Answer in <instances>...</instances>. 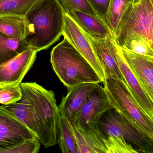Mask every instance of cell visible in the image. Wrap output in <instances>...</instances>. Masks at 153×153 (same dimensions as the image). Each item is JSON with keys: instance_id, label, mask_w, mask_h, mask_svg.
<instances>
[{"instance_id": "7a4b0ae2", "label": "cell", "mask_w": 153, "mask_h": 153, "mask_svg": "<svg viewBox=\"0 0 153 153\" xmlns=\"http://www.w3.org/2000/svg\"><path fill=\"white\" fill-rule=\"evenodd\" d=\"M65 13L58 0H38L26 16L32 29L27 38L30 47L38 52L59 40L63 35Z\"/></svg>"}, {"instance_id": "2e32d148", "label": "cell", "mask_w": 153, "mask_h": 153, "mask_svg": "<svg viewBox=\"0 0 153 153\" xmlns=\"http://www.w3.org/2000/svg\"><path fill=\"white\" fill-rule=\"evenodd\" d=\"M66 13L85 33L98 38H104L112 35L106 23L98 16H94L76 10Z\"/></svg>"}, {"instance_id": "8fae6325", "label": "cell", "mask_w": 153, "mask_h": 153, "mask_svg": "<svg viewBox=\"0 0 153 153\" xmlns=\"http://www.w3.org/2000/svg\"><path fill=\"white\" fill-rule=\"evenodd\" d=\"M64 20L63 36L92 66L104 82L106 79L105 74L87 35L66 13Z\"/></svg>"}, {"instance_id": "52a82bcc", "label": "cell", "mask_w": 153, "mask_h": 153, "mask_svg": "<svg viewBox=\"0 0 153 153\" xmlns=\"http://www.w3.org/2000/svg\"><path fill=\"white\" fill-rule=\"evenodd\" d=\"M85 34L103 69L106 79H117L128 86L126 81L119 65L117 58V46L112 35L106 37L98 38Z\"/></svg>"}, {"instance_id": "d4e9b609", "label": "cell", "mask_w": 153, "mask_h": 153, "mask_svg": "<svg viewBox=\"0 0 153 153\" xmlns=\"http://www.w3.org/2000/svg\"><path fill=\"white\" fill-rule=\"evenodd\" d=\"M65 12L76 10L94 16H98L92 7L89 0H58ZM99 17V16H98Z\"/></svg>"}, {"instance_id": "4fadbf2b", "label": "cell", "mask_w": 153, "mask_h": 153, "mask_svg": "<svg viewBox=\"0 0 153 153\" xmlns=\"http://www.w3.org/2000/svg\"><path fill=\"white\" fill-rule=\"evenodd\" d=\"M100 85L98 83H85L69 88L58 107L59 111L63 112L69 121H73L87 97Z\"/></svg>"}, {"instance_id": "9c48e42d", "label": "cell", "mask_w": 153, "mask_h": 153, "mask_svg": "<svg viewBox=\"0 0 153 153\" xmlns=\"http://www.w3.org/2000/svg\"><path fill=\"white\" fill-rule=\"evenodd\" d=\"M36 137L23 123L0 107V153Z\"/></svg>"}, {"instance_id": "484cf974", "label": "cell", "mask_w": 153, "mask_h": 153, "mask_svg": "<svg viewBox=\"0 0 153 153\" xmlns=\"http://www.w3.org/2000/svg\"><path fill=\"white\" fill-rule=\"evenodd\" d=\"M40 142L37 137L29 139L6 151V153H37L40 148Z\"/></svg>"}, {"instance_id": "ba28073f", "label": "cell", "mask_w": 153, "mask_h": 153, "mask_svg": "<svg viewBox=\"0 0 153 153\" xmlns=\"http://www.w3.org/2000/svg\"><path fill=\"white\" fill-rule=\"evenodd\" d=\"M113 108L104 87L100 85L87 97L71 122L79 127L94 128L106 111Z\"/></svg>"}, {"instance_id": "d6986e66", "label": "cell", "mask_w": 153, "mask_h": 153, "mask_svg": "<svg viewBox=\"0 0 153 153\" xmlns=\"http://www.w3.org/2000/svg\"><path fill=\"white\" fill-rule=\"evenodd\" d=\"M0 107L23 123L38 138L37 127L30 108V104L24 95L22 94V98L16 102L7 105H0Z\"/></svg>"}, {"instance_id": "5bb4252c", "label": "cell", "mask_w": 153, "mask_h": 153, "mask_svg": "<svg viewBox=\"0 0 153 153\" xmlns=\"http://www.w3.org/2000/svg\"><path fill=\"white\" fill-rule=\"evenodd\" d=\"M70 122L76 136L80 153H108L106 137L99 129L94 127H76Z\"/></svg>"}, {"instance_id": "3957f363", "label": "cell", "mask_w": 153, "mask_h": 153, "mask_svg": "<svg viewBox=\"0 0 153 153\" xmlns=\"http://www.w3.org/2000/svg\"><path fill=\"white\" fill-rule=\"evenodd\" d=\"M50 61L55 72L68 89L85 83L103 82L92 66L65 37L53 48Z\"/></svg>"}, {"instance_id": "ac0fdd59", "label": "cell", "mask_w": 153, "mask_h": 153, "mask_svg": "<svg viewBox=\"0 0 153 153\" xmlns=\"http://www.w3.org/2000/svg\"><path fill=\"white\" fill-rule=\"evenodd\" d=\"M57 127V143L63 153H80L77 140L71 125L64 113L59 111Z\"/></svg>"}, {"instance_id": "9a60e30c", "label": "cell", "mask_w": 153, "mask_h": 153, "mask_svg": "<svg viewBox=\"0 0 153 153\" xmlns=\"http://www.w3.org/2000/svg\"><path fill=\"white\" fill-rule=\"evenodd\" d=\"M117 58L122 74L132 95L144 110L153 118V102L146 93L138 80L124 58L120 48L117 46Z\"/></svg>"}, {"instance_id": "4316f807", "label": "cell", "mask_w": 153, "mask_h": 153, "mask_svg": "<svg viewBox=\"0 0 153 153\" xmlns=\"http://www.w3.org/2000/svg\"><path fill=\"white\" fill-rule=\"evenodd\" d=\"M89 1L98 16L107 24V16L110 0H89Z\"/></svg>"}, {"instance_id": "30bf717a", "label": "cell", "mask_w": 153, "mask_h": 153, "mask_svg": "<svg viewBox=\"0 0 153 153\" xmlns=\"http://www.w3.org/2000/svg\"><path fill=\"white\" fill-rule=\"evenodd\" d=\"M37 52L28 48L0 65V86L20 84L35 63Z\"/></svg>"}, {"instance_id": "7c38bea8", "label": "cell", "mask_w": 153, "mask_h": 153, "mask_svg": "<svg viewBox=\"0 0 153 153\" xmlns=\"http://www.w3.org/2000/svg\"><path fill=\"white\" fill-rule=\"evenodd\" d=\"M120 49L128 66L153 102V57Z\"/></svg>"}, {"instance_id": "5b68a950", "label": "cell", "mask_w": 153, "mask_h": 153, "mask_svg": "<svg viewBox=\"0 0 153 153\" xmlns=\"http://www.w3.org/2000/svg\"><path fill=\"white\" fill-rule=\"evenodd\" d=\"M103 84L114 108L153 139V118L139 105L128 86L121 81L113 78H106Z\"/></svg>"}, {"instance_id": "e0dca14e", "label": "cell", "mask_w": 153, "mask_h": 153, "mask_svg": "<svg viewBox=\"0 0 153 153\" xmlns=\"http://www.w3.org/2000/svg\"><path fill=\"white\" fill-rule=\"evenodd\" d=\"M0 32L13 38L26 39L32 33L31 25L26 17L0 16Z\"/></svg>"}, {"instance_id": "8992f818", "label": "cell", "mask_w": 153, "mask_h": 153, "mask_svg": "<svg viewBox=\"0 0 153 153\" xmlns=\"http://www.w3.org/2000/svg\"><path fill=\"white\" fill-rule=\"evenodd\" d=\"M94 127L105 135L131 144L137 153H153V139L133 125L115 108L106 111Z\"/></svg>"}, {"instance_id": "603a6c76", "label": "cell", "mask_w": 153, "mask_h": 153, "mask_svg": "<svg viewBox=\"0 0 153 153\" xmlns=\"http://www.w3.org/2000/svg\"><path fill=\"white\" fill-rule=\"evenodd\" d=\"M120 48L137 54L153 57L152 49L145 40L139 37L130 39Z\"/></svg>"}, {"instance_id": "6da1fadb", "label": "cell", "mask_w": 153, "mask_h": 153, "mask_svg": "<svg viewBox=\"0 0 153 153\" xmlns=\"http://www.w3.org/2000/svg\"><path fill=\"white\" fill-rule=\"evenodd\" d=\"M22 94L29 102L38 131V139L45 147L57 143L59 107L53 92L36 82L21 83Z\"/></svg>"}, {"instance_id": "7402d4cb", "label": "cell", "mask_w": 153, "mask_h": 153, "mask_svg": "<svg viewBox=\"0 0 153 153\" xmlns=\"http://www.w3.org/2000/svg\"><path fill=\"white\" fill-rule=\"evenodd\" d=\"M135 0H110L107 16V24L112 36L114 35L118 24L128 6Z\"/></svg>"}, {"instance_id": "ffe728a7", "label": "cell", "mask_w": 153, "mask_h": 153, "mask_svg": "<svg viewBox=\"0 0 153 153\" xmlns=\"http://www.w3.org/2000/svg\"><path fill=\"white\" fill-rule=\"evenodd\" d=\"M29 47L27 39L10 38L0 32V65Z\"/></svg>"}, {"instance_id": "cb8c5ba5", "label": "cell", "mask_w": 153, "mask_h": 153, "mask_svg": "<svg viewBox=\"0 0 153 153\" xmlns=\"http://www.w3.org/2000/svg\"><path fill=\"white\" fill-rule=\"evenodd\" d=\"M20 84L0 86V104H11L22 98V93Z\"/></svg>"}, {"instance_id": "44dd1931", "label": "cell", "mask_w": 153, "mask_h": 153, "mask_svg": "<svg viewBox=\"0 0 153 153\" xmlns=\"http://www.w3.org/2000/svg\"><path fill=\"white\" fill-rule=\"evenodd\" d=\"M38 0H0V16L26 17Z\"/></svg>"}, {"instance_id": "277c9868", "label": "cell", "mask_w": 153, "mask_h": 153, "mask_svg": "<svg viewBox=\"0 0 153 153\" xmlns=\"http://www.w3.org/2000/svg\"><path fill=\"white\" fill-rule=\"evenodd\" d=\"M135 37L142 38L153 50V0H135L130 4L113 36L120 48Z\"/></svg>"}]
</instances>
